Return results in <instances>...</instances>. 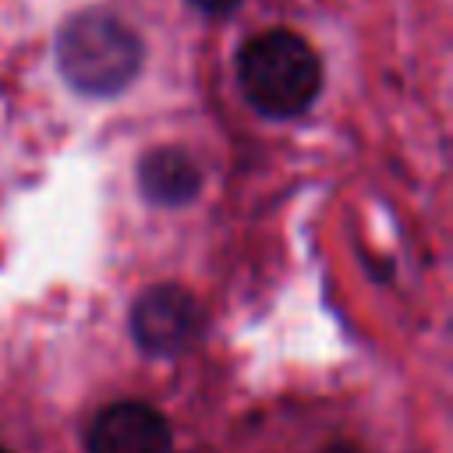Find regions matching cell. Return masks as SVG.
<instances>
[{"mask_svg": "<svg viewBox=\"0 0 453 453\" xmlns=\"http://www.w3.org/2000/svg\"><path fill=\"white\" fill-rule=\"evenodd\" d=\"M57 71L64 81L88 99H110L124 92L142 71V39L138 32L110 11L88 7L74 11L57 28Z\"/></svg>", "mask_w": 453, "mask_h": 453, "instance_id": "cell-1", "label": "cell"}, {"mask_svg": "<svg viewBox=\"0 0 453 453\" xmlns=\"http://www.w3.org/2000/svg\"><path fill=\"white\" fill-rule=\"evenodd\" d=\"M237 78L248 103L269 120L301 117L322 92V64L308 39L287 28H269L244 42Z\"/></svg>", "mask_w": 453, "mask_h": 453, "instance_id": "cell-2", "label": "cell"}, {"mask_svg": "<svg viewBox=\"0 0 453 453\" xmlns=\"http://www.w3.org/2000/svg\"><path fill=\"white\" fill-rule=\"evenodd\" d=\"M202 333V304L188 287L156 283L131 308V336L152 357L184 354Z\"/></svg>", "mask_w": 453, "mask_h": 453, "instance_id": "cell-3", "label": "cell"}, {"mask_svg": "<svg viewBox=\"0 0 453 453\" xmlns=\"http://www.w3.org/2000/svg\"><path fill=\"white\" fill-rule=\"evenodd\" d=\"M166 418L142 400H120L96 414L85 449L88 453H170Z\"/></svg>", "mask_w": 453, "mask_h": 453, "instance_id": "cell-4", "label": "cell"}, {"mask_svg": "<svg viewBox=\"0 0 453 453\" xmlns=\"http://www.w3.org/2000/svg\"><path fill=\"white\" fill-rule=\"evenodd\" d=\"M138 191L152 205L177 209L202 191V170L184 149L159 145V149H149L138 163Z\"/></svg>", "mask_w": 453, "mask_h": 453, "instance_id": "cell-5", "label": "cell"}, {"mask_svg": "<svg viewBox=\"0 0 453 453\" xmlns=\"http://www.w3.org/2000/svg\"><path fill=\"white\" fill-rule=\"evenodd\" d=\"M188 4H195V7L205 11V14H230L241 0H188Z\"/></svg>", "mask_w": 453, "mask_h": 453, "instance_id": "cell-6", "label": "cell"}, {"mask_svg": "<svg viewBox=\"0 0 453 453\" xmlns=\"http://www.w3.org/2000/svg\"><path fill=\"white\" fill-rule=\"evenodd\" d=\"M326 453H361V449H357L354 442H343V439H336V442H333Z\"/></svg>", "mask_w": 453, "mask_h": 453, "instance_id": "cell-7", "label": "cell"}, {"mask_svg": "<svg viewBox=\"0 0 453 453\" xmlns=\"http://www.w3.org/2000/svg\"><path fill=\"white\" fill-rule=\"evenodd\" d=\"M0 453H7V449H4V446H0Z\"/></svg>", "mask_w": 453, "mask_h": 453, "instance_id": "cell-8", "label": "cell"}]
</instances>
